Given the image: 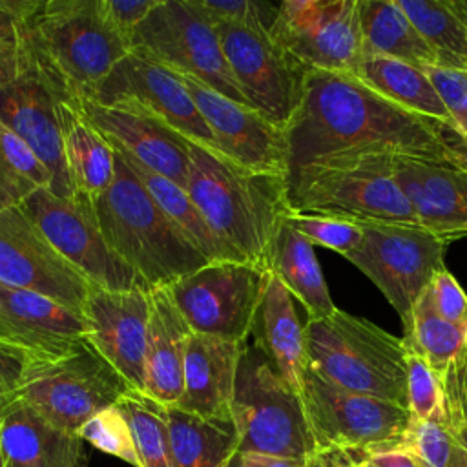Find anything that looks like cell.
I'll list each match as a JSON object with an SVG mask.
<instances>
[{
  "instance_id": "cell-1",
  "label": "cell",
  "mask_w": 467,
  "mask_h": 467,
  "mask_svg": "<svg viewBox=\"0 0 467 467\" xmlns=\"http://www.w3.org/2000/svg\"><path fill=\"white\" fill-rule=\"evenodd\" d=\"M438 120L383 99L352 73L308 71L286 126L288 171L345 151H389L449 166Z\"/></svg>"
},
{
  "instance_id": "cell-2",
  "label": "cell",
  "mask_w": 467,
  "mask_h": 467,
  "mask_svg": "<svg viewBox=\"0 0 467 467\" xmlns=\"http://www.w3.org/2000/svg\"><path fill=\"white\" fill-rule=\"evenodd\" d=\"M186 192L235 261L268 272L272 243L292 213L286 177L248 170L190 142Z\"/></svg>"
},
{
  "instance_id": "cell-3",
  "label": "cell",
  "mask_w": 467,
  "mask_h": 467,
  "mask_svg": "<svg viewBox=\"0 0 467 467\" xmlns=\"http://www.w3.org/2000/svg\"><path fill=\"white\" fill-rule=\"evenodd\" d=\"M18 36L58 102L78 108L130 53V42L104 20L99 0L40 2Z\"/></svg>"
},
{
  "instance_id": "cell-4",
  "label": "cell",
  "mask_w": 467,
  "mask_h": 467,
  "mask_svg": "<svg viewBox=\"0 0 467 467\" xmlns=\"http://www.w3.org/2000/svg\"><path fill=\"white\" fill-rule=\"evenodd\" d=\"M93 204L108 246L150 290L210 263L155 204L120 153L111 186Z\"/></svg>"
},
{
  "instance_id": "cell-5",
  "label": "cell",
  "mask_w": 467,
  "mask_h": 467,
  "mask_svg": "<svg viewBox=\"0 0 467 467\" xmlns=\"http://www.w3.org/2000/svg\"><path fill=\"white\" fill-rule=\"evenodd\" d=\"M389 151H345L286 175L292 213L347 221L420 226L416 212L392 177Z\"/></svg>"
},
{
  "instance_id": "cell-6",
  "label": "cell",
  "mask_w": 467,
  "mask_h": 467,
  "mask_svg": "<svg viewBox=\"0 0 467 467\" xmlns=\"http://www.w3.org/2000/svg\"><path fill=\"white\" fill-rule=\"evenodd\" d=\"M308 367L330 383L407 409V347L381 327L336 308L306 319Z\"/></svg>"
},
{
  "instance_id": "cell-7",
  "label": "cell",
  "mask_w": 467,
  "mask_h": 467,
  "mask_svg": "<svg viewBox=\"0 0 467 467\" xmlns=\"http://www.w3.org/2000/svg\"><path fill=\"white\" fill-rule=\"evenodd\" d=\"M230 416L241 452L308 460L317 451L301 394L252 336L239 358Z\"/></svg>"
},
{
  "instance_id": "cell-8",
  "label": "cell",
  "mask_w": 467,
  "mask_h": 467,
  "mask_svg": "<svg viewBox=\"0 0 467 467\" xmlns=\"http://www.w3.org/2000/svg\"><path fill=\"white\" fill-rule=\"evenodd\" d=\"M133 392L124 378L84 339L53 359H31L16 398L51 425L77 434L102 409Z\"/></svg>"
},
{
  "instance_id": "cell-9",
  "label": "cell",
  "mask_w": 467,
  "mask_h": 467,
  "mask_svg": "<svg viewBox=\"0 0 467 467\" xmlns=\"http://www.w3.org/2000/svg\"><path fill=\"white\" fill-rule=\"evenodd\" d=\"M130 51L246 104L221 49L215 26L190 0H159L131 35Z\"/></svg>"
},
{
  "instance_id": "cell-10",
  "label": "cell",
  "mask_w": 467,
  "mask_h": 467,
  "mask_svg": "<svg viewBox=\"0 0 467 467\" xmlns=\"http://www.w3.org/2000/svg\"><path fill=\"white\" fill-rule=\"evenodd\" d=\"M361 243L345 259L379 288L407 332L416 301L432 277L445 270L449 241L420 226L361 223Z\"/></svg>"
},
{
  "instance_id": "cell-11",
  "label": "cell",
  "mask_w": 467,
  "mask_h": 467,
  "mask_svg": "<svg viewBox=\"0 0 467 467\" xmlns=\"http://www.w3.org/2000/svg\"><path fill=\"white\" fill-rule=\"evenodd\" d=\"M301 398L317 451H358L365 456L403 440L410 412L396 403L341 389L306 365Z\"/></svg>"
},
{
  "instance_id": "cell-12",
  "label": "cell",
  "mask_w": 467,
  "mask_h": 467,
  "mask_svg": "<svg viewBox=\"0 0 467 467\" xmlns=\"http://www.w3.org/2000/svg\"><path fill=\"white\" fill-rule=\"evenodd\" d=\"M266 272L243 261H210L168 288L190 330L244 343L254 330Z\"/></svg>"
},
{
  "instance_id": "cell-13",
  "label": "cell",
  "mask_w": 467,
  "mask_h": 467,
  "mask_svg": "<svg viewBox=\"0 0 467 467\" xmlns=\"http://www.w3.org/2000/svg\"><path fill=\"white\" fill-rule=\"evenodd\" d=\"M221 49L248 106L286 130L301 104L308 69L263 24H215Z\"/></svg>"
},
{
  "instance_id": "cell-14",
  "label": "cell",
  "mask_w": 467,
  "mask_h": 467,
  "mask_svg": "<svg viewBox=\"0 0 467 467\" xmlns=\"http://www.w3.org/2000/svg\"><path fill=\"white\" fill-rule=\"evenodd\" d=\"M18 206L57 254L82 274L91 286L106 290H150L108 246L91 199L82 195L62 199L42 188Z\"/></svg>"
},
{
  "instance_id": "cell-15",
  "label": "cell",
  "mask_w": 467,
  "mask_h": 467,
  "mask_svg": "<svg viewBox=\"0 0 467 467\" xmlns=\"http://www.w3.org/2000/svg\"><path fill=\"white\" fill-rule=\"evenodd\" d=\"M268 31L308 71L352 73L365 51L358 0L281 2Z\"/></svg>"
},
{
  "instance_id": "cell-16",
  "label": "cell",
  "mask_w": 467,
  "mask_h": 467,
  "mask_svg": "<svg viewBox=\"0 0 467 467\" xmlns=\"http://www.w3.org/2000/svg\"><path fill=\"white\" fill-rule=\"evenodd\" d=\"M89 100L146 113L190 142L219 151L215 137L181 75L137 53L130 51L99 84Z\"/></svg>"
},
{
  "instance_id": "cell-17",
  "label": "cell",
  "mask_w": 467,
  "mask_h": 467,
  "mask_svg": "<svg viewBox=\"0 0 467 467\" xmlns=\"http://www.w3.org/2000/svg\"><path fill=\"white\" fill-rule=\"evenodd\" d=\"M0 283L44 294L78 312L91 290L20 206H0Z\"/></svg>"
},
{
  "instance_id": "cell-18",
  "label": "cell",
  "mask_w": 467,
  "mask_h": 467,
  "mask_svg": "<svg viewBox=\"0 0 467 467\" xmlns=\"http://www.w3.org/2000/svg\"><path fill=\"white\" fill-rule=\"evenodd\" d=\"M181 78L212 130L219 153L248 170L286 177L288 146L283 128L252 106L232 100L197 78L186 75Z\"/></svg>"
},
{
  "instance_id": "cell-19",
  "label": "cell",
  "mask_w": 467,
  "mask_h": 467,
  "mask_svg": "<svg viewBox=\"0 0 467 467\" xmlns=\"http://www.w3.org/2000/svg\"><path fill=\"white\" fill-rule=\"evenodd\" d=\"M82 316L89 345L124 378L133 392L144 394L150 290L91 286L82 305Z\"/></svg>"
},
{
  "instance_id": "cell-20",
  "label": "cell",
  "mask_w": 467,
  "mask_h": 467,
  "mask_svg": "<svg viewBox=\"0 0 467 467\" xmlns=\"http://www.w3.org/2000/svg\"><path fill=\"white\" fill-rule=\"evenodd\" d=\"M88 336L82 312L44 294L0 283V343L31 359L66 356Z\"/></svg>"
},
{
  "instance_id": "cell-21",
  "label": "cell",
  "mask_w": 467,
  "mask_h": 467,
  "mask_svg": "<svg viewBox=\"0 0 467 467\" xmlns=\"http://www.w3.org/2000/svg\"><path fill=\"white\" fill-rule=\"evenodd\" d=\"M22 55V73L0 93V120L22 137L46 164L51 173L49 192L62 199H75L62 151L58 117V106L62 102H58L49 86L29 64L24 49Z\"/></svg>"
},
{
  "instance_id": "cell-22",
  "label": "cell",
  "mask_w": 467,
  "mask_h": 467,
  "mask_svg": "<svg viewBox=\"0 0 467 467\" xmlns=\"http://www.w3.org/2000/svg\"><path fill=\"white\" fill-rule=\"evenodd\" d=\"M86 119L120 155L150 168L186 190L190 140L161 120L124 108L82 102Z\"/></svg>"
},
{
  "instance_id": "cell-23",
  "label": "cell",
  "mask_w": 467,
  "mask_h": 467,
  "mask_svg": "<svg viewBox=\"0 0 467 467\" xmlns=\"http://www.w3.org/2000/svg\"><path fill=\"white\" fill-rule=\"evenodd\" d=\"M390 168L421 228L449 243L467 235L465 171L401 155H392Z\"/></svg>"
},
{
  "instance_id": "cell-24",
  "label": "cell",
  "mask_w": 467,
  "mask_h": 467,
  "mask_svg": "<svg viewBox=\"0 0 467 467\" xmlns=\"http://www.w3.org/2000/svg\"><path fill=\"white\" fill-rule=\"evenodd\" d=\"M244 343L192 332L184 356V390L179 409L232 421L230 405Z\"/></svg>"
},
{
  "instance_id": "cell-25",
  "label": "cell",
  "mask_w": 467,
  "mask_h": 467,
  "mask_svg": "<svg viewBox=\"0 0 467 467\" xmlns=\"http://www.w3.org/2000/svg\"><path fill=\"white\" fill-rule=\"evenodd\" d=\"M192 330L168 288L150 290L144 356V394L162 407H177L184 390V356Z\"/></svg>"
},
{
  "instance_id": "cell-26",
  "label": "cell",
  "mask_w": 467,
  "mask_h": 467,
  "mask_svg": "<svg viewBox=\"0 0 467 467\" xmlns=\"http://www.w3.org/2000/svg\"><path fill=\"white\" fill-rule=\"evenodd\" d=\"M0 443L9 465L84 467L82 440L51 425L18 398L0 407Z\"/></svg>"
},
{
  "instance_id": "cell-27",
  "label": "cell",
  "mask_w": 467,
  "mask_h": 467,
  "mask_svg": "<svg viewBox=\"0 0 467 467\" xmlns=\"http://www.w3.org/2000/svg\"><path fill=\"white\" fill-rule=\"evenodd\" d=\"M252 337L263 347L279 374L301 394L308 365L305 325L297 317L292 294L270 272L265 277Z\"/></svg>"
},
{
  "instance_id": "cell-28",
  "label": "cell",
  "mask_w": 467,
  "mask_h": 467,
  "mask_svg": "<svg viewBox=\"0 0 467 467\" xmlns=\"http://www.w3.org/2000/svg\"><path fill=\"white\" fill-rule=\"evenodd\" d=\"M62 151L75 197L91 201L106 193L115 179L117 151L108 139L86 119L82 108L60 104Z\"/></svg>"
},
{
  "instance_id": "cell-29",
  "label": "cell",
  "mask_w": 467,
  "mask_h": 467,
  "mask_svg": "<svg viewBox=\"0 0 467 467\" xmlns=\"http://www.w3.org/2000/svg\"><path fill=\"white\" fill-rule=\"evenodd\" d=\"M266 270L303 305L308 319L327 317L337 308L316 259L314 244L303 237L288 219L283 221L272 243Z\"/></svg>"
},
{
  "instance_id": "cell-30",
  "label": "cell",
  "mask_w": 467,
  "mask_h": 467,
  "mask_svg": "<svg viewBox=\"0 0 467 467\" xmlns=\"http://www.w3.org/2000/svg\"><path fill=\"white\" fill-rule=\"evenodd\" d=\"M352 75L383 99L410 113L454 124L443 100L421 67L389 57L363 55Z\"/></svg>"
},
{
  "instance_id": "cell-31",
  "label": "cell",
  "mask_w": 467,
  "mask_h": 467,
  "mask_svg": "<svg viewBox=\"0 0 467 467\" xmlns=\"http://www.w3.org/2000/svg\"><path fill=\"white\" fill-rule=\"evenodd\" d=\"M363 55L396 58L416 67L436 66V57L398 0H358Z\"/></svg>"
},
{
  "instance_id": "cell-32",
  "label": "cell",
  "mask_w": 467,
  "mask_h": 467,
  "mask_svg": "<svg viewBox=\"0 0 467 467\" xmlns=\"http://www.w3.org/2000/svg\"><path fill=\"white\" fill-rule=\"evenodd\" d=\"M173 467H226L239 440L232 421H217L166 407Z\"/></svg>"
},
{
  "instance_id": "cell-33",
  "label": "cell",
  "mask_w": 467,
  "mask_h": 467,
  "mask_svg": "<svg viewBox=\"0 0 467 467\" xmlns=\"http://www.w3.org/2000/svg\"><path fill=\"white\" fill-rule=\"evenodd\" d=\"M124 161L142 182L155 204L166 213V217L171 219V223L208 261H235L228 248L208 226L206 219L184 188L128 157H124Z\"/></svg>"
},
{
  "instance_id": "cell-34",
  "label": "cell",
  "mask_w": 467,
  "mask_h": 467,
  "mask_svg": "<svg viewBox=\"0 0 467 467\" xmlns=\"http://www.w3.org/2000/svg\"><path fill=\"white\" fill-rule=\"evenodd\" d=\"M398 4L432 49L438 67L467 71V26L449 0H398Z\"/></svg>"
},
{
  "instance_id": "cell-35",
  "label": "cell",
  "mask_w": 467,
  "mask_h": 467,
  "mask_svg": "<svg viewBox=\"0 0 467 467\" xmlns=\"http://www.w3.org/2000/svg\"><path fill=\"white\" fill-rule=\"evenodd\" d=\"M407 348L421 354L427 363L443 376L447 368L465 352L467 348V328L441 319L429 299L427 288L412 308L410 327L403 336Z\"/></svg>"
},
{
  "instance_id": "cell-36",
  "label": "cell",
  "mask_w": 467,
  "mask_h": 467,
  "mask_svg": "<svg viewBox=\"0 0 467 467\" xmlns=\"http://www.w3.org/2000/svg\"><path fill=\"white\" fill-rule=\"evenodd\" d=\"M42 188H51L49 170L26 140L0 120V206H18Z\"/></svg>"
},
{
  "instance_id": "cell-37",
  "label": "cell",
  "mask_w": 467,
  "mask_h": 467,
  "mask_svg": "<svg viewBox=\"0 0 467 467\" xmlns=\"http://www.w3.org/2000/svg\"><path fill=\"white\" fill-rule=\"evenodd\" d=\"M117 407L130 423L135 451L142 467H173L166 412L142 392L126 394Z\"/></svg>"
},
{
  "instance_id": "cell-38",
  "label": "cell",
  "mask_w": 467,
  "mask_h": 467,
  "mask_svg": "<svg viewBox=\"0 0 467 467\" xmlns=\"http://www.w3.org/2000/svg\"><path fill=\"white\" fill-rule=\"evenodd\" d=\"M407 409L418 420L447 421L443 379L421 354L410 348H407Z\"/></svg>"
},
{
  "instance_id": "cell-39",
  "label": "cell",
  "mask_w": 467,
  "mask_h": 467,
  "mask_svg": "<svg viewBox=\"0 0 467 467\" xmlns=\"http://www.w3.org/2000/svg\"><path fill=\"white\" fill-rule=\"evenodd\" d=\"M77 436L82 441L93 445L95 449L111 454L119 460H124L131 467H142L139 454L135 451L130 423L117 405L102 409L100 412L91 416L78 429Z\"/></svg>"
},
{
  "instance_id": "cell-40",
  "label": "cell",
  "mask_w": 467,
  "mask_h": 467,
  "mask_svg": "<svg viewBox=\"0 0 467 467\" xmlns=\"http://www.w3.org/2000/svg\"><path fill=\"white\" fill-rule=\"evenodd\" d=\"M401 445L414 452L427 467H449L458 447V436L447 421L410 416Z\"/></svg>"
},
{
  "instance_id": "cell-41",
  "label": "cell",
  "mask_w": 467,
  "mask_h": 467,
  "mask_svg": "<svg viewBox=\"0 0 467 467\" xmlns=\"http://www.w3.org/2000/svg\"><path fill=\"white\" fill-rule=\"evenodd\" d=\"M286 219L314 246L328 248L343 257L356 250L363 239V228L354 221L306 213H290Z\"/></svg>"
},
{
  "instance_id": "cell-42",
  "label": "cell",
  "mask_w": 467,
  "mask_h": 467,
  "mask_svg": "<svg viewBox=\"0 0 467 467\" xmlns=\"http://www.w3.org/2000/svg\"><path fill=\"white\" fill-rule=\"evenodd\" d=\"M441 379L447 423L458 436V447L449 467H467V354L460 356Z\"/></svg>"
},
{
  "instance_id": "cell-43",
  "label": "cell",
  "mask_w": 467,
  "mask_h": 467,
  "mask_svg": "<svg viewBox=\"0 0 467 467\" xmlns=\"http://www.w3.org/2000/svg\"><path fill=\"white\" fill-rule=\"evenodd\" d=\"M210 24H263L270 29L277 5L250 0H190Z\"/></svg>"
},
{
  "instance_id": "cell-44",
  "label": "cell",
  "mask_w": 467,
  "mask_h": 467,
  "mask_svg": "<svg viewBox=\"0 0 467 467\" xmlns=\"http://www.w3.org/2000/svg\"><path fill=\"white\" fill-rule=\"evenodd\" d=\"M427 294L434 312L441 319L460 328H467V294L447 268L432 277Z\"/></svg>"
},
{
  "instance_id": "cell-45",
  "label": "cell",
  "mask_w": 467,
  "mask_h": 467,
  "mask_svg": "<svg viewBox=\"0 0 467 467\" xmlns=\"http://www.w3.org/2000/svg\"><path fill=\"white\" fill-rule=\"evenodd\" d=\"M421 69L443 100L454 126L463 131L467 126V71L438 66H423Z\"/></svg>"
},
{
  "instance_id": "cell-46",
  "label": "cell",
  "mask_w": 467,
  "mask_h": 467,
  "mask_svg": "<svg viewBox=\"0 0 467 467\" xmlns=\"http://www.w3.org/2000/svg\"><path fill=\"white\" fill-rule=\"evenodd\" d=\"M159 0H99L104 20L128 42Z\"/></svg>"
},
{
  "instance_id": "cell-47",
  "label": "cell",
  "mask_w": 467,
  "mask_h": 467,
  "mask_svg": "<svg viewBox=\"0 0 467 467\" xmlns=\"http://www.w3.org/2000/svg\"><path fill=\"white\" fill-rule=\"evenodd\" d=\"M31 358L5 343H0V407L16 398Z\"/></svg>"
},
{
  "instance_id": "cell-48",
  "label": "cell",
  "mask_w": 467,
  "mask_h": 467,
  "mask_svg": "<svg viewBox=\"0 0 467 467\" xmlns=\"http://www.w3.org/2000/svg\"><path fill=\"white\" fill-rule=\"evenodd\" d=\"M24 67V55L20 36H0V93L13 84Z\"/></svg>"
},
{
  "instance_id": "cell-49",
  "label": "cell",
  "mask_w": 467,
  "mask_h": 467,
  "mask_svg": "<svg viewBox=\"0 0 467 467\" xmlns=\"http://www.w3.org/2000/svg\"><path fill=\"white\" fill-rule=\"evenodd\" d=\"M38 5V0H0V36L16 35Z\"/></svg>"
},
{
  "instance_id": "cell-50",
  "label": "cell",
  "mask_w": 467,
  "mask_h": 467,
  "mask_svg": "<svg viewBox=\"0 0 467 467\" xmlns=\"http://www.w3.org/2000/svg\"><path fill=\"white\" fill-rule=\"evenodd\" d=\"M401 441L367 454L359 467H427L414 452L405 449Z\"/></svg>"
},
{
  "instance_id": "cell-51",
  "label": "cell",
  "mask_w": 467,
  "mask_h": 467,
  "mask_svg": "<svg viewBox=\"0 0 467 467\" xmlns=\"http://www.w3.org/2000/svg\"><path fill=\"white\" fill-rule=\"evenodd\" d=\"M438 135L441 139L449 166L467 173V135L454 124L436 122Z\"/></svg>"
},
{
  "instance_id": "cell-52",
  "label": "cell",
  "mask_w": 467,
  "mask_h": 467,
  "mask_svg": "<svg viewBox=\"0 0 467 467\" xmlns=\"http://www.w3.org/2000/svg\"><path fill=\"white\" fill-rule=\"evenodd\" d=\"M226 467H306V460L279 458V456L237 451L228 460Z\"/></svg>"
},
{
  "instance_id": "cell-53",
  "label": "cell",
  "mask_w": 467,
  "mask_h": 467,
  "mask_svg": "<svg viewBox=\"0 0 467 467\" xmlns=\"http://www.w3.org/2000/svg\"><path fill=\"white\" fill-rule=\"evenodd\" d=\"M365 454L358 451L323 449L306 460V467H359Z\"/></svg>"
},
{
  "instance_id": "cell-54",
  "label": "cell",
  "mask_w": 467,
  "mask_h": 467,
  "mask_svg": "<svg viewBox=\"0 0 467 467\" xmlns=\"http://www.w3.org/2000/svg\"><path fill=\"white\" fill-rule=\"evenodd\" d=\"M449 5L458 15V18L467 26V0H449Z\"/></svg>"
},
{
  "instance_id": "cell-55",
  "label": "cell",
  "mask_w": 467,
  "mask_h": 467,
  "mask_svg": "<svg viewBox=\"0 0 467 467\" xmlns=\"http://www.w3.org/2000/svg\"><path fill=\"white\" fill-rule=\"evenodd\" d=\"M0 467H5V456H4V451H2V443H0Z\"/></svg>"
},
{
  "instance_id": "cell-56",
  "label": "cell",
  "mask_w": 467,
  "mask_h": 467,
  "mask_svg": "<svg viewBox=\"0 0 467 467\" xmlns=\"http://www.w3.org/2000/svg\"><path fill=\"white\" fill-rule=\"evenodd\" d=\"M5 467H16V465H9V463H5Z\"/></svg>"
},
{
  "instance_id": "cell-57",
  "label": "cell",
  "mask_w": 467,
  "mask_h": 467,
  "mask_svg": "<svg viewBox=\"0 0 467 467\" xmlns=\"http://www.w3.org/2000/svg\"><path fill=\"white\" fill-rule=\"evenodd\" d=\"M463 133H465V135H467V126H465V130H463Z\"/></svg>"
}]
</instances>
